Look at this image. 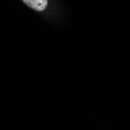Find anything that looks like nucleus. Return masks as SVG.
<instances>
[{
	"label": "nucleus",
	"instance_id": "obj_1",
	"mask_svg": "<svg viewBox=\"0 0 130 130\" xmlns=\"http://www.w3.org/2000/svg\"><path fill=\"white\" fill-rule=\"evenodd\" d=\"M23 3L38 11L44 10L48 5L47 0H25V1H23Z\"/></svg>",
	"mask_w": 130,
	"mask_h": 130
}]
</instances>
